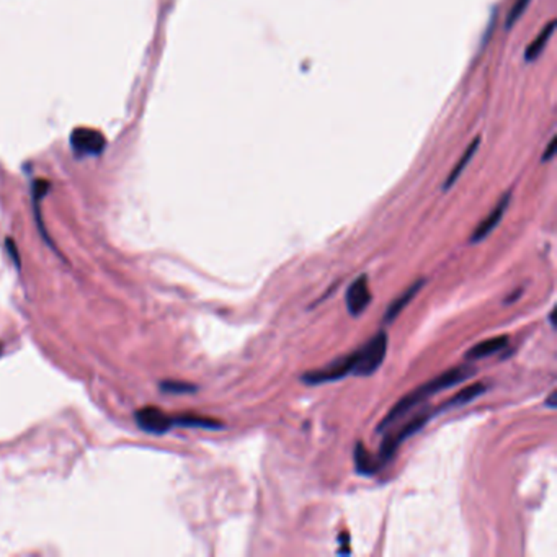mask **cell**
Segmentation results:
<instances>
[{
  "label": "cell",
  "mask_w": 557,
  "mask_h": 557,
  "mask_svg": "<svg viewBox=\"0 0 557 557\" xmlns=\"http://www.w3.org/2000/svg\"><path fill=\"white\" fill-rule=\"evenodd\" d=\"M479 144H481V138H476L474 141H472L471 144H469V147L466 149V152H464V154L461 156V159H459V162L456 164V167H454V169L451 170V174L448 175V178H447V182H444V190H448V188H451L454 183H456V180L459 178V175L463 174L464 172V169H466V167L469 165V162H471V159H472V156L476 154V151H477V147H479Z\"/></svg>",
  "instance_id": "obj_12"
},
{
  "label": "cell",
  "mask_w": 557,
  "mask_h": 557,
  "mask_svg": "<svg viewBox=\"0 0 557 557\" xmlns=\"http://www.w3.org/2000/svg\"><path fill=\"white\" fill-rule=\"evenodd\" d=\"M507 343H508V337L507 335L487 338V340H484V342L476 343V345L467 351L466 360L471 361V360L485 358V356H490V355L497 354V351L504 350V348L507 347Z\"/></svg>",
  "instance_id": "obj_9"
},
{
  "label": "cell",
  "mask_w": 557,
  "mask_h": 557,
  "mask_svg": "<svg viewBox=\"0 0 557 557\" xmlns=\"http://www.w3.org/2000/svg\"><path fill=\"white\" fill-rule=\"evenodd\" d=\"M554 151H556V139L552 138L549 141V144H547V151L544 152V154H542V162L549 160L552 157V154H554Z\"/></svg>",
  "instance_id": "obj_20"
},
{
  "label": "cell",
  "mask_w": 557,
  "mask_h": 557,
  "mask_svg": "<svg viewBox=\"0 0 557 557\" xmlns=\"http://www.w3.org/2000/svg\"><path fill=\"white\" fill-rule=\"evenodd\" d=\"M424 285H425V280H419V281L412 283V285L408 286L397 299H394L392 304L389 306L386 310V315H384V322H392V320L402 313L404 308H406V306L415 298V294L422 290V288H424Z\"/></svg>",
  "instance_id": "obj_10"
},
{
  "label": "cell",
  "mask_w": 557,
  "mask_h": 557,
  "mask_svg": "<svg viewBox=\"0 0 557 557\" xmlns=\"http://www.w3.org/2000/svg\"><path fill=\"white\" fill-rule=\"evenodd\" d=\"M160 391L170 394H188L197 391V386L188 383H180V381H164L160 383Z\"/></svg>",
  "instance_id": "obj_17"
},
{
  "label": "cell",
  "mask_w": 557,
  "mask_h": 557,
  "mask_svg": "<svg viewBox=\"0 0 557 557\" xmlns=\"http://www.w3.org/2000/svg\"><path fill=\"white\" fill-rule=\"evenodd\" d=\"M552 33H554V22H549L547 23V26L542 28L541 33L536 36V40L531 41V44L528 46L526 51H524V58H526V61H533V59H536L538 56L541 54V51L544 49L547 40L551 38Z\"/></svg>",
  "instance_id": "obj_16"
},
{
  "label": "cell",
  "mask_w": 557,
  "mask_h": 557,
  "mask_svg": "<svg viewBox=\"0 0 557 557\" xmlns=\"http://www.w3.org/2000/svg\"><path fill=\"white\" fill-rule=\"evenodd\" d=\"M388 351L386 332H379L356 351V365L354 373L358 376H369L383 365Z\"/></svg>",
  "instance_id": "obj_2"
},
{
  "label": "cell",
  "mask_w": 557,
  "mask_h": 557,
  "mask_svg": "<svg viewBox=\"0 0 557 557\" xmlns=\"http://www.w3.org/2000/svg\"><path fill=\"white\" fill-rule=\"evenodd\" d=\"M485 392V384L482 383H476V384H471V386L461 389V391L454 394V396L449 399V401L444 404L443 407H458V406H464V404L471 402L472 399L479 397L481 394Z\"/></svg>",
  "instance_id": "obj_15"
},
{
  "label": "cell",
  "mask_w": 557,
  "mask_h": 557,
  "mask_svg": "<svg viewBox=\"0 0 557 557\" xmlns=\"http://www.w3.org/2000/svg\"><path fill=\"white\" fill-rule=\"evenodd\" d=\"M356 365V351L355 354L345 355L342 358L333 360L332 363H329L324 368L315 369V371H308V373L303 374V379L306 384H310V386H315V384H322V383H332V381H338L342 378H345L350 373H354Z\"/></svg>",
  "instance_id": "obj_3"
},
{
  "label": "cell",
  "mask_w": 557,
  "mask_h": 557,
  "mask_svg": "<svg viewBox=\"0 0 557 557\" xmlns=\"http://www.w3.org/2000/svg\"><path fill=\"white\" fill-rule=\"evenodd\" d=\"M371 299H373V296H371V291H369L368 276L361 275L356 278V280L350 285V288L347 290L348 313L356 317V315H360L366 308H368Z\"/></svg>",
  "instance_id": "obj_7"
},
{
  "label": "cell",
  "mask_w": 557,
  "mask_h": 557,
  "mask_svg": "<svg viewBox=\"0 0 557 557\" xmlns=\"http://www.w3.org/2000/svg\"><path fill=\"white\" fill-rule=\"evenodd\" d=\"M6 249H7L8 255H10L12 262L15 263V265H17V268H22V258H20V252H18V247H17V242H15V240L8 238V239L6 240Z\"/></svg>",
  "instance_id": "obj_19"
},
{
  "label": "cell",
  "mask_w": 557,
  "mask_h": 557,
  "mask_svg": "<svg viewBox=\"0 0 557 557\" xmlns=\"http://www.w3.org/2000/svg\"><path fill=\"white\" fill-rule=\"evenodd\" d=\"M71 147L77 157L100 156L106 147V139L99 129L76 128L71 134Z\"/></svg>",
  "instance_id": "obj_5"
},
{
  "label": "cell",
  "mask_w": 557,
  "mask_h": 557,
  "mask_svg": "<svg viewBox=\"0 0 557 557\" xmlns=\"http://www.w3.org/2000/svg\"><path fill=\"white\" fill-rule=\"evenodd\" d=\"M531 0H517V2H515V6H513V8H512V12H510V15H508V22H507V26L510 28L513 25L515 22L518 20L519 17H522V13L526 10V7H528V3H530Z\"/></svg>",
  "instance_id": "obj_18"
},
{
  "label": "cell",
  "mask_w": 557,
  "mask_h": 557,
  "mask_svg": "<svg viewBox=\"0 0 557 557\" xmlns=\"http://www.w3.org/2000/svg\"><path fill=\"white\" fill-rule=\"evenodd\" d=\"M474 373H476L474 366L461 365V366H456V368L444 371V373H442L440 376H436V378L429 381V383L424 384V386H420L419 389H415V391L407 394L406 397H402L401 401H399L396 406L391 408V412L384 417V420L379 424L378 430L379 431L386 430L389 425L401 419V417L408 414L412 408H414L415 406H419L420 402H424L426 397L433 396V394L440 392V391H444V389H448V388L456 386V384L469 379L471 376H474Z\"/></svg>",
  "instance_id": "obj_1"
},
{
  "label": "cell",
  "mask_w": 557,
  "mask_h": 557,
  "mask_svg": "<svg viewBox=\"0 0 557 557\" xmlns=\"http://www.w3.org/2000/svg\"><path fill=\"white\" fill-rule=\"evenodd\" d=\"M0 354H2V345H0Z\"/></svg>",
  "instance_id": "obj_22"
},
{
  "label": "cell",
  "mask_w": 557,
  "mask_h": 557,
  "mask_svg": "<svg viewBox=\"0 0 557 557\" xmlns=\"http://www.w3.org/2000/svg\"><path fill=\"white\" fill-rule=\"evenodd\" d=\"M547 406L554 408L556 407V392H551V396L547 397Z\"/></svg>",
  "instance_id": "obj_21"
},
{
  "label": "cell",
  "mask_w": 557,
  "mask_h": 557,
  "mask_svg": "<svg viewBox=\"0 0 557 557\" xmlns=\"http://www.w3.org/2000/svg\"><path fill=\"white\" fill-rule=\"evenodd\" d=\"M430 417H431L430 410L420 412V414H417L414 419H410L407 424H404L401 429L392 431L391 435H388L386 440L383 442V447H381V453H379L381 463L389 461V459L392 458V454L396 453L399 444H401L406 438H408L410 435H414L415 431H419L422 426H424L426 422L430 420Z\"/></svg>",
  "instance_id": "obj_4"
},
{
  "label": "cell",
  "mask_w": 557,
  "mask_h": 557,
  "mask_svg": "<svg viewBox=\"0 0 557 557\" xmlns=\"http://www.w3.org/2000/svg\"><path fill=\"white\" fill-rule=\"evenodd\" d=\"M174 425L187 426V429H206V430H217L222 429V424L217 420L206 419L199 415H180L174 419Z\"/></svg>",
  "instance_id": "obj_14"
},
{
  "label": "cell",
  "mask_w": 557,
  "mask_h": 557,
  "mask_svg": "<svg viewBox=\"0 0 557 557\" xmlns=\"http://www.w3.org/2000/svg\"><path fill=\"white\" fill-rule=\"evenodd\" d=\"M134 419H136L139 429L154 435L165 433V431H169L172 429V425H174V419L164 414V412L157 407L139 408L136 414H134Z\"/></svg>",
  "instance_id": "obj_6"
},
{
  "label": "cell",
  "mask_w": 557,
  "mask_h": 557,
  "mask_svg": "<svg viewBox=\"0 0 557 557\" xmlns=\"http://www.w3.org/2000/svg\"><path fill=\"white\" fill-rule=\"evenodd\" d=\"M49 192V182H46V180H36L33 183V188H31V194H33V204H35V215H36V222H38V227H40V234L43 235V239L48 242L49 245H53L51 242L48 232H46V227L43 224V217L40 215V201L46 197V193Z\"/></svg>",
  "instance_id": "obj_11"
},
{
  "label": "cell",
  "mask_w": 557,
  "mask_h": 557,
  "mask_svg": "<svg viewBox=\"0 0 557 557\" xmlns=\"http://www.w3.org/2000/svg\"><path fill=\"white\" fill-rule=\"evenodd\" d=\"M355 464H356V469H358V472H361V474H366V476L374 474V472L379 469V463L376 461L373 456H371L369 451L366 449L363 443L356 444Z\"/></svg>",
  "instance_id": "obj_13"
},
{
  "label": "cell",
  "mask_w": 557,
  "mask_h": 557,
  "mask_svg": "<svg viewBox=\"0 0 557 557\" xmlns=\"http://www.w3.org/2000/svg\"><path fill=\"white\" fill-rule=\"evenodd\" d=\"M508 203H510V193L504 194L502 199L497 203V206L494 208V210H492L489 215H487L485 219L476 227L474 232H472V235H471V244H477V242H481V240H484L487 235H489L490 232L494 231L497 226H499V222L502 221L505 211H507Z\"/></svg>",
  "instance_id": "obj_8"
}]
</instances>
